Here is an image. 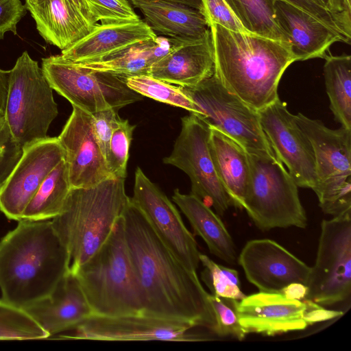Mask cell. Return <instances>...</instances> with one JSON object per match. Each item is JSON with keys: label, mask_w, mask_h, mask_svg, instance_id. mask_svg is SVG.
Here are the masks:
<instances>
[{"label": "cell", "mask_w": 351, "mask_h": 351, "mask_svg": "<svg viewBox=\"0 0 351 351\" xmlns=\"http://www.w3.org/2000/svg\"><path fill=\"white\" fill-rule=\"evenodd\" d=\"M128 252L140 291L141 314L189 323L214 332L209 293L162 242L130 197L123 213Z\"/></svg>", "instance_id": "6da1fadb"}, {"label": "cell", "mask_w": 351, "mask_h": 351, "mask_svg": "<svg viewBox=\"0 0 351 351\" xmlns=\"http://www.w3.org/2000/svg\"><path fill=\"white\" fill-rule=\"evenodd\" d=\"M215 75L248 106L258 111L279 99L278 88L297 58L291 45L252 33H239L209 23Z\"/></svg>", "instance_id": "7a4b0ae2"}, {"label": "cell", "mask_w": 351, "mask_h": 351, "mask_svg": "<svg viewBox=\"0 0 351 351\" xmlns=\"http://www.w3.org/2000/svg\"><path fill=\"white\" fill-rule=\"evenodd\" d=\"M69 267L68 250L51 220L19 221L0 241L2 299L24 308L48 295Z\"/></svg>", "instance_id": "3957f363"}, {"label": "cell", "mask_w": 351, "mask_h": 351, "mask_svg": "<svg viewBox=\"0 0 351 351\" xmlns=\"http://www.w3.org/2000/svg\"><path fill=\"white\" fill-rule=\"evenodd\" d=\"M130 199L125 179L110 178L93 186L71 188L62 212L51 219L74 273L106 242Z\"/></svg>", "instance_id": "277c9868"}, {"label": "cell", "mask_w": 351, "mask_h": 351, "mask_svg": "<svg viewBox=\"0 0 351 351\" xmlns=\"http://www.w3.org/2000/svg\"><path fill=\"white\" fill-rule=\"evenodd\" d=\"M73 274L93 315L141 314L140 291L126 243L123 215L97 252Z\"/></svg>", "instance_id": "5b68a950"}, {"label": "cell", "mask_w": 351, "mask_h": 351, "mask_svg": "<svg viewBox=\"0 0 351 351\" xmlns=\"http://www.w3.org/2000/svg\"><path fill=\"white\" fill-rule=\"evenodd\" d=\"M249 181L243 204L255 226L262 231L307 226L298 186L275 155L247 152Z\"/></svg>", "instance_id": "8992f818"}, {"label": "cell", "mask_w": 351, "mask_h": 351, "mask_svg": "<svg viewBox=\"0 0 351 351\" xmlns=\"http://www.w3.org/2000/svg\"><path fill=\"white\" fill-rule=\"evenodd\" d=\"M58 114L53 88L27 51L10 70L4 118L13 141L23 148L47 138Z\"/></svg>", "instance_id": "52a82bcc"}, {"label": "cell", "mask_w": 351, "mask_h": 351, "mask_svg": "<svg viewBox=\"0 0 351 351\" xmlns=\"http://www.w3.org/2000/svg\"><path fill=\"white\" fill-rule=\"evenodd\" d=\"M295 119L313 149L319 207L332 217L351 213V130L328 128L300 112Z\"/></svg>", "instance_id": "ba28073f"}, {"label": "cell", "mask_w": 351, "mask_h": 351, "mask_svg": "<svg viewBox=\"0 0 351 351\" xmlns=\"http://www.w3.org/2000/svg\"><path fill=\"white\" fill-rule=\"evenodd\" d=\"M41 68L53 90L72 105L90 114L109 108L119 110L143 99L130 88L126 77L88 70L61 55L42 59Z\"/></svg>", "instance_id": "9c48e42d"}, {"label": "cell", "mask_w": 351, "mask_h": 351, "mask_svg": "<svg viewBox=\"0 0 351 351\" xmlns=\"http://www.w3.org/2000/svg\"><path fill=\"white\" fill-rule=\"evenodd\" d=\"M197 106L199 117L247 152L275 155L262 129L258 111L230 93L215 74L193 86H181Z\"/></svg>", "instance_id": "30bf717a"}, {"label": "cell", "mask_w": 351, "mask_h": 351, "mask_svg": "<svg viewBox=\"0 0 351 351\" xmlns=\"http://www.w3.org/2000/svg\"><path fill=\"white\" fill-rule=\"evenodd\" d=\"M305 299L321 306L346 302L351 294V213L321 223L315 265Z\"/></svg>", "instance_id": "8fae6325"}, {"label": "cell", "mask_w": 351, "mask_h": 351, "mask_svg": "<svg viewBox=\"0 0 351 351\" xmlns=\"http://www.w3.org/2000/svg\"><path fill=\"white\" fill-rule=\"evenodd\" d=\"M181 123L173 150L163 162L184 171L190 178L191 194L223 216L232 203L217 176L210 156V126L191 113L182 117Z\"/></svg>", "instance_id": "7c38bea8"}, {"label": "cell", "mask_w": 351, "mask_h": 351, "mask_svg": "<svg viewBox=\"0 0 351 351\" xmlns=\"http://www.w3.org/2000/svg\"><path fill=\"white\" fill-rule=\"evenodd\" d=\"M193 325L177 320L143 314L109 317L92 315L73 328L62 339L106 341H199L205 336L193 332Z\"/></svg>", "instance_id": "4fadbf2b"}, {"label": "cell", "mask_w": 351, "mask_h": 351, "mask_svg": "<svg viewBox=\"0 0 351 351\" xmlns=\"http://www.w3.org/2000/svg\"><path fill=\"white\" fill-rule=\"evenodd\" d=\"M130 198L172 254L189 270L196 272L201 253L194 235L186 227L174 204L140 167L135 171Z\"/></svg>", "instance_id": "5bb4252c"}, {"label": "cell", "mask_w": 351, "mask_h": 351, "mask_svg": "<svg viewBox=\"0 0 351 351\" xmlns=\"http://www.w3.org/2000/svg\"><path fill=\"white\" fill-rule=\"evenodd\" d=\"M258 113L276 158L285 165L298 187L313 190L317 183L313 149L295 115L280 98Z\"/></svg>", "instance_id": "9a60e30c"}, {"label": "cell", "mask_w": 351, "mask_h": 351, "mask_svg": "<svg viewBox=\"0 0 351 351\" xmlns=\"http://www.w3.org/2000/svg\"><path fill=\"white\" fill-rule=\"evenodd\" d=\"M64 158L58 137H47L23 148L22 155L0 188V210L21 221L27 205L51 171Z\"/></svg>", "instance_id": "2e32d148"}, {"label": "cell", "mask_w": 351, "mask_h": 351, "mask_svg": "<svg viewBox=\"0 0 351 351\" xmlns=\"http://www.w3.org/2000/svg\"><path fill=\"white\" fill-rule=\"evenodd\" d=\"M237 263L247 280L260 292L280 293L293 282L307 286L311 271V267L269 239L247 241L238 256Z\"/></svg>", "instance_id": "e0dca14e"}, {"label": "cell", "mask_w": 351, "mask_h": 351, "mask_svg": "<svg viewBox=\"0 0 351 351\" xmlns=\"http://www.w3.org/2000/svg\"><path fill=\"white\" fill-rule=\"evenodd\" d=\"M58 139L64 152L71 188H88L113 178L96 138L91 114L73 106Z\"/></svg>", "instance_id": "ac0fdd59"}, {"label": "cell", "mask_w": 351, "mask_h": 351, "mask_svg": "<svg viewBox=\"0 0 351 351\" xmlns=\"http://www.w3.org/2000/svg\"><path fill=\"white\" fill-rule=\"evenodd\" d=\"M236 309L246 334L274 336L308 326L304 317L305 301L287 299L278 293L259 291L245 295L237 301Z\"/></svg>", "instance_id": "d6986e66"}, {"label": "cell", "mask_w": 351, "mask_h": 351, "mask_svg": "<svg viewBox=\"0 0 351 351\" xmlns=\"http://www.w3.org/2000/svg\"><path fill=\"white\" fill-rule=\"evenodd\" d=\"M169 38V51L152 65L148 75L182 87L195 86L214 75L210 29L198 38Z\"/></svg>", "instance_id": "ffe728a7"}, {"label": "cell", "mask_w": 351, "mask_h": 351, "mask_svg": "<svg viewBox=\"0 0 351 351\" xmlns=\"http://www.w3.org/2000/svg\"><path fill=\"white\" fill-rule=\"evenodd\" d=\"M23 308L49 337L72 330L93 315L76 276L70 271L48 295Z\"/></svg>", "instance_id": "44dd1931"}, {"label": "cell", "mask_w": 351, "mask_h": 351, "mask_svg": "<svg viewBox=\"0 0 351 351\" xmlns=\"http://www.w3.org/2000/svg\"><path fill=\"white\" fill-rule=\"evenodd\" d=\"M276 22L291 45L297 61L324 58L337 42L347 43L338 32L285 0H275Z\"/></svg>", "instance_id": "7402d4cb"}, {"label": "cell", "mask_w": 351, "mask_h": 351, "mask_svg": "<svg viewBox=\"0 0 351 351\" xmlns=\"http://www.w3.org/2000/svg\"><path fill=\"white\" fill-rule=\"evenodd\" d=\"M45 41L64 50L86 36L96 24L71 0L25 1Z\"/></svg>", "instance_id": "603a6c76"}, {"label": "cell", "mask_w": 351, "mask_h": 351, "mask_svg": "<svg viewBox=\"0 0 351 351\" xmlns=\"http://www.w3.org/2000/svg\"><path fill=\"white\" fill-rule=\"evenodd\" d=\"M157 36L143 20L119 24L96 23L86 36L61 51L60 55L73 62L95 61L135 45L155 40Z\"/></svg>", "instance_id": "cb8c5ba5"}, {"label": "cell", "mask_w": 351, "mask_h": 351, "mask_svg": "<svg viewBox=\"0 0 351 351\" xmlns=\"http://www.w3.org/2000/svg\"><path fill=\"white\" fill-rule=\"evenodd\" d=\"M131 3L140 10L145 22L157 36L193 39L203 36L210 29L203 12L186 5L160 1Z\"/></svg>", "instance_id": "d4e9b609"}, {"label": "cell", "mask_w": 351, "mask_h": 351, "mask_svg": "<svg viewBox=\"0 0 351 351\" xmlns=\"http://www.w3.org/2000/svg\"><path fill=\"white\" fill-rule=\"evenodd\" d=\"M209 149L217 176L232 206L243 209L250 176L246 150L234 140L212 127Z\"/></svg>", "instance_id": "484cf974"}, {"label": "cell", "mask_w": 351, "mask_h": 351, "mask_svg": "<svg viewBox=\"0 0 351 351\" xmlns=\"http://www.w3.org/2000/svg\"><path fill=\"white\" fill-rule=\"evenodd\" d=\"M172 200L189 221L194 234L203 239L212 254L230 265L237 262L236 246L230 234L208 205L195 195L183 194L178 189Z\"/></svg>", "instance_id": "4316f807"}, {"label": "cell", "mask_w": 351, "mask_h": 351, "mask_svg": "<svg viewBox=\"0 0 351 351\" xmlns=\"http://www.w3.org/2000/svg\"><path fill=\"white\" fill-rule=\"evenodd\" d=\"M170 48L169 38L157 36L155 40L135 45L99 60L74 63L88 70L110 73L125 77L148 75L152 65L167 54Z\"/></svg>", "instance_id": "83f0119b"}, {"label": "cell", "mask_w": 351, "mask_h": 351, "mask_svg": "<svg viewBox=\"0 0 351 351\" xmlns=\"http://www.w3.org/2000/svg\"><path fill=\"white\" fill-rule=\"evenodd\" d=\"M71 189L66 163L62 160L47 176L27 205L21 220H49L62 212Z\"/></svg>", "instance_id": "f1b7e54d"}, {"label": "cell", "mask_w": 351, "mask_h": 351, "mask_svg": "<svg viewBox=\"0 0 351 351\" xmlns=\"http://www.w3.org/2000/svg\"><path fill=\"white\" fill-rule=\"evenodd\" d=\"M324 77L330 108L341 125L351 130V56L327 55Z\"/></svg>", "instance_id": "f546056e"}, {"label": "cell", "mask_w": 351, "mask_h": 351, "mask_svg": "<svg viewBox=\"0 0 351 351\" xmlns=\"http://www.w3.org/2000/svg\"><path fill=\"white\" fill-rule=\"evenodd\" d=\"M225 1L249 32L289 43L276 22L275 0Z\"/></svg>", "instance_id": "4dcf8cb0"}, {"label": "cell", "mask_w": 351, "mask_h": 351, "mask_svg": "<svg viewBox=\"0 0 351 351\" xmlns=\"http://www.w3.org/2000/svg\"><path fill=\"white\" fill-rule=\"evenodd\" d=\"M127 86L142 96L176 107L184 108L199 117L197 106L182 90L181 86L155 78L149 75L127 77Z\"/></svg>", "instance_id": "1f68e13d"}, {"label": "cell", "mask_w": 351, "mask_h": 351, "mask_svg": "<svg viewBox=\"0 0 351 351\" xmlns=\"http://www.w3.org/2000/svg\"><path fill=\"white\" fill-rule=\"evenodd\" d=\"M49 337L23 308L0 300V340H32Z\"/></svg>", "instance_id": "d6a6232c"}, {"label": "cell", "mask_w": 351, "mask_h": 351, "mask_svg": "<svg viewBox=\"0 0 351 351\" xmlns=\"http://www.w3.org/2000/svg\"><path fill=\"white\" fill-rule=\"evenodd\" d=\"M199 261L204 267L201 279L210 294L237 300L245 296L241 289L239 272L236 269L218 264L203 254L199 255Z\"/></svg>", "instance_id": "836d02e7"}, {"label": "cell", "mask_w": 351, "mask_h": 351, "mask_svg": "<svg viewBox=\"0 0 351 351\" xmlns=\"http://www.w3.org/2000/svg\"><path fill=\"white\" fill-rule=\"evenodd\" d=\"M134 125L119 119L112 132L106 160L113 178L125 179Z\"/></svg>", "instance_id": "e575fe53"}, {"label": "cell", "mask_w": 351, "mask_h": 351, "mask_svg": "<svg viewBox=\"0 0 351 351\" xmlns=\"http://www.w3.org/2000/svg\"><path fill=\"white\" fill-rule=\"evenodd\" d=\"M209 301L215 317L214 332L219 337H232L243 340L247 335L242 328L236 309L237 300L209 293Z\"/></svg>", "instance_id": "d590c367"}, {"label": "cell", "mask_w": 351, "mask_h": 351, "mask_svg": "<svg viewBox=\"0 0 351 351\" xmlns=\"http://www.w3.org/2000/svg\"><path fill=\"white\" fill-rule=\"evenodd\" d=\"M92 19L95 23L119 24L141 21L126 0H86Z\"/></svg>", "instance_id": "8d00e7d4"}, {"label": "cell", "mask_w": 351, "mask_h": 351, "mask_svg": "<svg viewBox=\"0 0 351 351\" xmlns=\"http://www.w3.org/2000/svg\"><path fill=\"white\" fill-rule=\"evenodd\" d=\"M202 12L208 23L218 24L234 32H249L225 0H202Z\"/></svg>", "instance_id": "74e56055"}, {"label": "cell", "mask_w": 351, "mask_h": 351, "mask_svg": "<svg viewBox=\"0 0 351 351\" xmlns=\"http://www.w3.org/2000/svg\"><path fill=\"white\" fill-rule=\"evenodd\" d=\"M305 10L322 23L341 34L346 39L347 44L351 40V23L343 17L336 15L330 11L319 7L311 0H285Z\"/></svg>", "instance_id": "f35d334b"}, {"label": "cell", "mask_w": 351, "mask_h": 351, "mask_svg": "<svg viewBox=\"0 0 351 351\" xmlns=\"http://www.w3.org/2000/svg\"><path fill=\"white\" fill-rule=\"evenodd\" d=\"M117 112L109 108L91 114L93 130L105 158L112 132L120 119Z\"/></svg>", "instance_id": "ab89813d"}, {"label": "cell", "mask_w": 351, "mask_h": 351, "mask_svg": "<svg viewBox=\"0 0 351 351\" xmlns=\"http://www.w3.org/2000/svg\"><path fill=\"white\" fill-rule=\"evenodd\" d=\"M27 9L21 0H0V40L8 32L16 35V27Z\"/></svg>", "instance_id": "60d3db41"}, {"label": "cell", "mask_w": 351, "mask_h": 351, "mask_svg": "<svg viewBox=\"0 0 351 351\" xmlns=\"http://www.w3.org/2000/svg\"><path fill=\"white\" fill-rule=\"evenodd\" d=\"M306 304L305 321L308 326L315 323L332 319L341 316L343 313L340 311L327 309L310 300L304 299Z\"/></svg>", "instance_id": "b9f144b4"}, {"label": "cell", "mask_w": 351, "mask_h": 351, "mask_svg": "<svg viewBox=\"0 0 351 351\" xmlns=\"http://www.w3.org/2000/svg\"><path fill=\"white\" fill-rule=\"evenodd\" d=\"M23 148L13 143L8 151L0 156V188L20 159Z\"/></svg>", "instance_id": "7bdbcfd3"}, {"label": "cell", "mask_w": 351, "mask_h": 351, "mask_svg": "<svg viewBox=\"0 0 351 351\" xmlns=\"http://www.w3.org/2000/svg\"><path fill=\"white\" fill-rule=\"evenodd\" d=\"M280 293L287 299L302 300L307 295L308 287L302 283L293 282L285 287Z\"/></svg>", "instance_id": "ee69618b"}, {"label": "cell", "mask_w": 351, "mask_h": 351, "mask_svg": "<svg viewBox=\"0 0 351 351\" xmlns=\"http://www.w3.org/2000/svg\"><path fill=\"white\" fill-rule=\"evenodd\" d=\"M10 70L0 69V117L5 115V105L8 92Z\"/></svg>", "instance_id": "f6af8a7d"}, {"label": "cell", "mask_w": 351, "mask_h": 351, "mask_svg": "<svg viewBox=\"0 0 351 351\" xmlns=\"http://www.w3.org/2000/svg\"><path fill=\"white\" fill-rule=\"evenodd\" d=\"M14 143L4 117H0V156H3Z\"/></svg>", "instance_id": "bcb514c9"}, {"label": "cell", "mask_w": 351, "mask_h": 351, "mask_svg": "<svg viewBox=\"0 0 351 351\" xmlns=\"http://www.w3.org/2000/svg\"><path fill=\"white\" fill-rule=\"evenodd\" d=\"M128 2H132L134 1H167L171 3H176L186 5L194 8L198 9L202 12V0H126Z\"/></svg>", "instance_id": "7dc6e473"}, {"label": "cell", "mask_w": 351, "mask_h": 351, "mask_svg": "<svg viewBox=\"0 0 351 351\" xmlns=\"http://www.w3.org/2000/svg\"><path fill=\"white\" fill-rule=\"evenodd\" d=\"M74 4L89 19L93 21L91 18L89 8L86 0H71Z\"/></svg>", "instance_id": "c3c4849f"}, {"label": "cell", "mask_w": 351, "mask_h": 351, "mask_svg": "<svg viewBox=\"0 0 351 351\" xmlns=\"http://www.w3.org/2000/svg\"><path fill=\"white\" fill-rule=\"evenodd\" d=\"M25 1H38V0H25Z\"/></svg>", "instance_id": "681fc988"}]
</instances>
